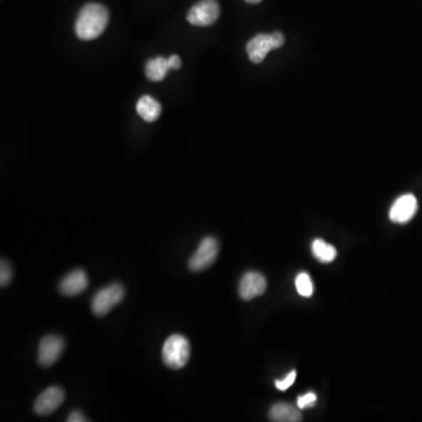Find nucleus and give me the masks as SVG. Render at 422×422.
Listing matches in <instances>:
<instances>
[{
	"label": "nucleus",
	"instance_id": "1",
	"mask_svg": "<svg viewBox=\"0 0 422 422\" xmlns=\"http://www.w3.org/2000/svg\"><path fill=\"white\" fill-rule=\"evenodd\" d=\"M110 14L100 4H87L83 7L75 23V33L81 41H94L106 30Z\"/></svg>",
	"mask_w": 422,
	"mask_h": 422
},
{
	"label": "nucleus",
	"instance_id": "2",
	"mask_svg": "<svg viewBox=\"0 0 422 422\" xmlns=\"http://www.w3.org/2000/svg\"><path fill=\"white\" fill-rule=\"evenodd\" d=\"M190 358L189 340L182 334H173L164 342L162 349L163 362L172 369H181Z\"/></svg>",
	"mask_w": 422,
	"mask_h": 422
},
{
	"label": "nucleus",
	"instance_id": "3",
	"mask_svg": "<svg viewBox=\"0 0 422 422\" xmlns=\"http://www.w3.org/2000/svg\"><path fill=\"white\" fill-rule=\"evenodd\" d=\"M125 297V289L121 284L114 283L110 285L99 290L95 295H94L93 300H92V312L97 317H103L110 312V310L113 309L114 306L120 304L121 300Z\"/></svg>",
	"mask_w": 422,
	"mask_h": 422
},
{
	"label": "nucleus",
	"instance_id": "4",
	"mask_svg": "<svg viewBox=\"0 0 422 422\" xmlns=\"http://www.w3.org/2000/svg\"><path fill=\"white\" fill-rule=\"evenodd\" d=\"M284 45V37L280 32L273 34H258L246 45V52L250 60L255 63H262L270 51L280 48Z\"/></svg>",
	"mask_w": 422,
	"mask_h": 422
},
{
	"label": "nucleus",
	"instance_id": "5",
	"mask_svg": "<svg viewBox=\"0 0 422 422\" xmlns=\"http://www.w3.org/2000/svg\"><path fill=\"white\" fill-rule=\"evenodd\" d=\"M218 250H220V246L216 238L206 237L200 243V246L188 263L190 271L200 273L213 265L218 255Z\"/></svg>",
	"mask_w": 422,
	"mask_h": 422
},
{
	"label": "nucleus",
	"instance_id": "6",
	"mask_svg": "<svg viewBox=\"0 0 422 422\" xmlns=\"http://www.w3.org/2000/svg\"><path fill=\"white\" fill-rule=\"evenodd\" d=\"M220 17V5L216 0H201L190 9L186 19L194 26H210Z\"/></svg>",
	"mask_w": 422,
	"mask_h": 422
},
{
	"label": "nucleus",
	"instance_id": "7",
	"mask_svg": "<svg viewBox=\"0 0 422 422\" xmlns=\"http://www.w3.org/2000/svg\"><path fill=\"white\" fill-rule=\"evenodd\" d=\"M65 349V342L59 336L43 337L38 349V362L41 367H50L58 362Z\"/></svg>",
	"mask_w": 422,
	"mask_h": 422
},
{
	"label": "nucleus",
	"instance_id": "8",
	"mask_svg": "<svg viewBox=\"0 0 422 422\" xmlns=\"http://www.w3.org/2000/svg\"><path fill=\"white\" fill-rule=\"evenodd\" d=\"M63 400L65 392L63 389L58 386L48 387L36 400L34 412L37 413L38 416H50L63 405Z\"/></svg>",
	"mask_w": 422,
	"mask_h": 422
},
{
	"label": "nucleus",
	"instance_id": "9",
	"mask_svg": "<svg viewBox=\"0 0 422 422\" xmlns=\"http://www.w3.org/2000/svg\"><path fill=\"white\" fill-rule=\"evenodd\" d=\"M418 210V201L412 194H406L393 203L389 210V218L394 223L405 224L412 220Z\"/></svg>",
	"mask_w": 422,
	"mask_h": 422
},
{
	"label": "nucleus",
	"instance_id": "10",
	"mask_svg": "<svg viewBox=\"0 0 422 422\" xmlns=\"http://www.w3.org/2000/svg\"><path fill=\"white\" fill-rule=\"evenodd\" d=\"M266 280L262 273L249 271L242 277L238 286V293L243 300H251L256 297L262 296L265 292Z\"/></svg>",
	"mask_w": 422,
	"mask_h": 422
},
{
	"label": "nucleus",
	"instance_id": "11",
	"mask_svg": "<svg viewBox=\"0 0 422 422\" xmlns=\"http://www.w3.org/2000/svg\"><path fill=\"white\" fill-rule=\"evenodd\" d=\"M88 288V277L83 270H74L63 277L59 290L63 296L75 297Z\"/></svg>",
	"mask_w": 422,
	"mask_h": 422
},
{
	"label": "nucleus",
	"instance_id": "12",
	"mask_svg": "<svg viewBox=\"0 0 422 422\" xmlns=\"http://www.w3.org/2000/svg\"><path fill=\"white\" fill-rule=\"evenodd\" d=\"M269 418L271 421L276 422H300L302 421V414L300 408L293 407L290 403L280 402L270 408Z\"/></svg>",
	"mask_w": 422,
	"mask_h": 422
},
{
	"label": "nucleus",
	"instance_id": "13",
	"mask_svg": "<svg viewBox=\"0 0 422 422\" xmlns=\"http://www.w3.org/2000/svg\"><path fill=\"white\" fill-rule=\"evenodd\" d=\"M137 110L139 115L147 122H154L161 115V105L159 101L149 95H143L140 100L137 101Z\"/></svg>",
	"mask_w": 422,
	"mask_h": 422
},
{
	"label": "nucleus",
	"instance_id": "14",
	"mask_svg": "<svg viewBox=\"0 0 422 422\" xmlns=\"http://www.w3.org/2000/svg\"><path fill=\"white\" fill-rule=\"evenodd\" d=\"M170 70L169 61L167 58L159 57L148 61L146 65V74L148 79L155 83L162 81Z\"/></svg>",
	"mask_w": 422,
	"mask_h": 422
},
{
	"label": "nucleus",
	"instance_id": "15",
	"mask_svg": "<svg viewBox=\"0 0 422 422\" xmlns=\"http://www.w3.org/2000/svg\"><path fill=\"white\" fill-rule=\"evenodd\" d=\"M313 256L322 263H331L336 260L337 250L334 246H331L322 240H315L312 243Z\"/></svg>",
	"mask_w": 422,
	"mask_h": 422
},
{
	"label": "nucleus",
	"instance_id": "16",
	"mask_svg": "<svg viewBox=\"0 0 422 422\" xmlns=\"http://www.w3.org/2000/svg\"><path fill=\"white\" fill-rule=\"evenodd\" d=\"M296 289L302 297L312 296L313 283L309 273H302L296 277Z\"/></svg>",
	"mask_w": 422,
	"mask_h": 422
},
{
	"label": "nucleus",
	"instance_id": "17",
	"mask_svg": "<svg viewBox=\"0 0 422 422\" xmlns=\"http://www.w3.org/2000/svg\"><path fill=\"white\" fill-rule=\"evenodd\" d=\"M12 277H14V270H12L10 263L1 260L0 262V285L1 288L9 285L12 280Z\"/></svg>",
	"mask_w": 422,
	"mask_h": 422
},
{
	"label": "nucleus",
	"instance_id": "18",
	"mask_svg": "<svg viewBox=\"0 0 422 422\" xmlns=\"http://www.w3.org/2000/svg\"><path fill=\"white\" fill-rule=\"evenodd\" d=\"M317 402V396L315 393L310 392L306 393L304 396H298V400H297V406H298V408L304 409V408H310V407H313V406L316 405Z\"/></svg>",
	"mask_w": 422,
	"mask_h": 422
},
{
	"label": "nucleus",
	"instance_id": "19",
	"mask_svg": "<svg viewBox=\"0 0 422 422\" xmlns=\"http://www.w3.org/2000/svg\"><path fill=\"white\" fill-rule=\"evenodd\" d=\"M296 371H292L284 379L276 380L275 385H276L277 389H280V391H286V389H290L293 385V382L296 380Z\"/></svg>",
	"mask_w": 422,
	"mask_h": 422
},
{
	"label": "nucleus",
	"instance_id": "20",
	"mask_svg": "<svg viewBox=\"0 0 422 422\" xmlns=\"http://www.w3.org/2000/svg\"><path fill=\"white\" fill-rule=\"evenodd\" d=\"M68 422H85L88 421V419H86V416H83V413L80 411H74V412L70 413V416H68V419H67Z\"/></svg>",
	"mask_w": 422,
	"mask_h": 422
},
{
	"label": "nucleus",
	"instance_id": "21",
	"mask_svg": "<svg viewBox=\"0 0 422 422\" xmlns=\"http://www.w3.org/2000/svg\"><path fill=\"white\" fill-rule=\"evenodd\" d=\"M168 61H169L170 70H179L181 65H182L179 56H172V57L168 58Z\"/></svg>",
	"mask_w": 422,
	"mask_h": 422
},
{
	"label": "nucleus",
	"instance_id": "22",
	"mask_svg": "<svg viewBox=\"0 0 422 422\" xmlns=\"http://www.w3.org/2000/svg\"><path fill=\"white\" fill-rule=\"evenodd\" d=\"M246 3H250V4H258L260 3V1H262V0H246Z\"/></svg>",
	"mask_w": 422,
	"mask_h": 422
}]
</instances>
